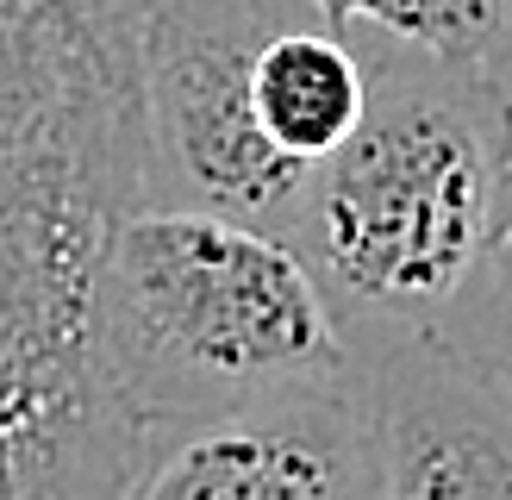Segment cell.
<instances>
[{"label": "cell", "instance_id": "6da1fadb", "mask_svg": "<svg viewBox=\"0 0 512 500\" xmlns=\"http://www.w3.org/2000/svg\"><path fill=\"white\" fill-rule=\"evenodd\" d=\"M144 0H0V500H119L150 432L100 350V257L144 207Z\"/></svg>", "mask_w": 512, "mask_h": 500}, {"label": "cell", "instance_id": "7a4b0ae2", "mask_svg": "<svg viewBox=\"0 0 512 500\" xmlns=\"http://www.w3.org/2000/svg\"><path fill=\"white\" fill-rule=\"evenodd\" d=\"M356 132L313 163L281 238L356 357L438 332L512 219V88L488 63L381 38Z\"/></svg>", "mask_w": 512, "mask_h": 500}, {"label": "cell", "instance_id": "3957f363", "mask_svg": "<svg viewBox=\"0 0 512 500\" xmlns=\"http://www.w3.org/2000/svg\"><path fill=\"white\" fill-rule=\"evenodd\" d=\"M100 350L144 432L207 425L363 369L288 238L194 207H132L113 225Z\"/></svg>", "mask_w": 512, "mask_h": 500}, {"label": "cell", "instance_id": "277c9868", "mask_svg": "<svg viewBox=\"0 0 512 500\" xmlns=\"http://www.w3.org/2000/svg\"><path fill=\"white\" fill-rule=\"evenodd\" d=\"M300 0H144V207H194L281 232L306 175L263 138L256 50Z\"/></svg>", "mask_w": 512, "mask_h": 500}, {"label": "cell", "instance_id": "5b68a950", "mask_svg": "<svg viewBox=\"0 0 512 500\" xmlns=\"http://www.w3.org/2000/svg\"><path fill=\"white\" fill-rule=\"evenodd\" d=\"M119 500H388L369 363L325 388L150 432Z\"/></svg>", "mask_w": 512, "mask_h": 500}, {"label": "cell", "instance_id": "8992f818", "mask_svg": "<svg viewBox=\"0 0 512 500\" xmlns=\"http://www.w3.org/2000/svg\"><path fill=\"white\" fill-rule=\"evenodd\" d=\"M388 500H512V369L444 338L369 357Z\"/></svg>", "mask_w": 512, "mask_h": 500}, {"label": "cell", "instance_id": "52a82bcc", "mask_svg": "<svg viewBox=\"0 0 512 500\" xmlns=\"http://www.w3.org/2000/svg\"><path fill=\"white\" fill-rule=\"evenodd\" d=\"M250 94H256L263 138L288 163L313 169L356 132L363 94H369V69H363V50L350 44V32H338L319 7L300 0L263 38V50H256Z\"/></svg>", "mask_w": 512, "mask_h": 500}, {"label": "cell", "instance_id": "ba28073f", "mask_svg": "<svg viewBox=\"0 0 512 500\" xmlns=\"http://www.w3.org/2000/svg\"><path fill=\"white\" fill-rule=\"evenodd\" d=\"M306 7H319L338 32L369 19L394 44H419L488 69L512 63V0H306Z\"/></svg>", "mask_w": 512, "mask_h": 500}, {"label": "cell", "instance_id": "9c48e42d", "mask_svg": "<svg viewBox=\"0 0 512 500\" xmlns=\"http://www.w3.org/2000/svg\"><path fill=\"white\" fill-rule=\"evenodd\" d=\"M431 338H444L456 350H469V357H488V363L512 369V219L494 238V250L481 257V269L463 282V294L450 300V313L438 319Z\"/></svg>", "mask_w": 512, "mask_h": 500}]
</instances>
